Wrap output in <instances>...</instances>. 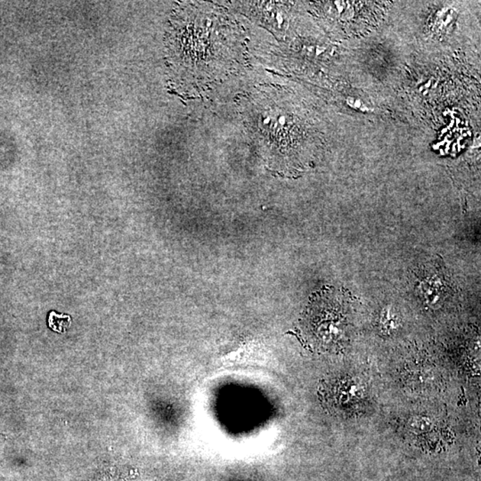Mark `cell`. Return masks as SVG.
<instances>
[{
    "label": "cell",
    "mask_w": 481,
    "mask_h": 481,
    "mask_svg": "<svg viewBox=\"0 0 481 481\" xmlns=\"http://www.w3.org/2000/svg\"><path fill=\"white\" fill-rule=\"evenodd\" d=\"M443 280L438 276L428 277L424 281L422 285V289L424 290L425 299L429 303H436L438 299H441V293L443 295L444 285Z\"/></svg>",
    "instance_id": "1"
},
{
    "label": "cell",
    "mask_w": 481,
    "mask_h": 481,
    "mask_svg": "<svg viewBox=\"0 0 481 481\" xmlns=\"http://www.w3.org/2000/svg\"><path fill=\"white\" fill-rule=\"evenodd\" d=\"M72 324V318L70 316L57 314L56 311L50 312L48 316V326L57 332H66Z\"/></svg>",
    "instance_id": "2"
},
{
    "label": "cell",
    "mask_w": 481,
    "mask_h": 481,
    "mask_svg": "<svg viewBox=\"0 0 481 481\" xmlns=\"http://www.w3.org/2000/svg\"><path fill=\"white\" fill-rule=\"evenodd\" d=\"M102 481H117V480L112 479V476L111 475V476L106 477L105 479L103 480Z\"/></svg>",
    "instance_id": "3"
}]
</instances>
